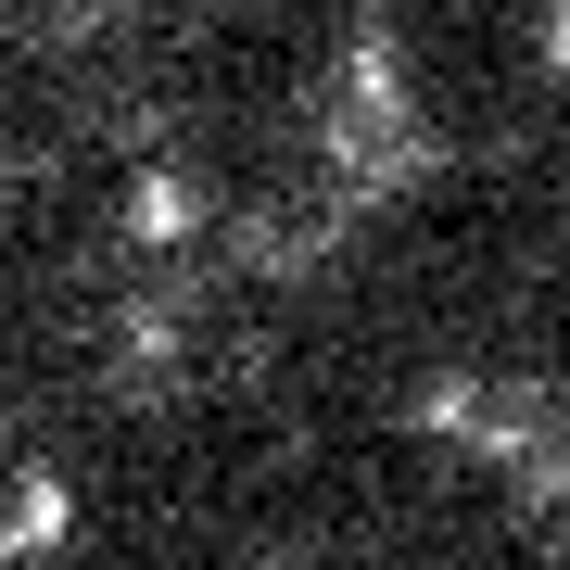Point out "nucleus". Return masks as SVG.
Masks as SVG:
<instances>
[{
    "label": "nucleus",
    "instance_id": "f03ea898",
    "mask_svg": "<svg viewBox=\"0 0 570 570\" xmlns=\"http://www.w3.org/2000/svg\"><path fill=\"white\" fill-rule=\"evenodd\" d=\"M127 242H140V254L204 242V178H178V165H140V178H127Z\"/></svg>",
    "mask_w": 570,
    "mask_h": 570
},
{
    "label": "nucleus",
    "instance_id": "7ed1b4c3",
    "mask_svg": "<svg viewBox=\"0 0 570 570\" xmlns=\"http://www.w3.org/2000/svg\"><path fill=\"white\" fill-rule=\"evenodd\" d=\"M419 431H482V393H469V381H431L419 393Z\"/></svg>",
    "mask_w": 570,
    "mask_h": 570
},
{
    "label": "nucleus",
    "instance_id": "20e7f679",
    "mask_svg": "<svg viewBox=\"0 0 570 570\" xmlns=\"http://www.w3.org/2000/svg\"><path fill=\"white\" fill-rule=\"evenodd\" d=\"M532 51H546V77H570V0H546V26H532Z\"/></svg>",
    "mask_w": 570,
    "mask_h": 570
},
{
    "label": "nucleus",
    "instance_id": "f257e3e1",
    "mask_svg": "<svg viewBox=\"0 0 570 570\" xmlns=\"http://www.w3.org/2000/svg\"><path fill=\"white\" fill-rule=\"evenodd\" d=\"M77 546V482L63 469H13V508H0V570H39Z\"/></svg>",
    "mask_w": 570,
    "mask_h": 570
}]
</instances>
